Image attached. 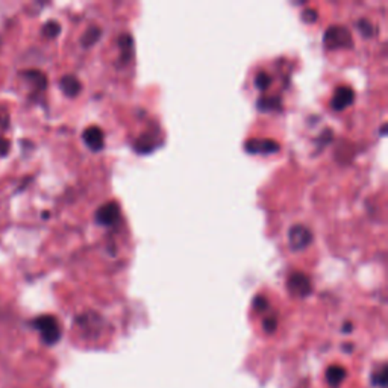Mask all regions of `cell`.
<instances>
[{"label": "cell", "instance_id": "6da1fadb", "mask_svg": "<svg viewBox=\"0 0 388 388\" xmlns=\"http://www.w3.org/2000/svg\"><path fill=\"white\" fill-rule=\"evenodd\" d=\"M323 44L328 50L335 49H350L353 40L347 28L345 26H330L325 31Z\"/></svg>", "mask_w": 388, "mask_h": 388}, {"label": "cell", "instance_id": "7a4b0ae2", "mask_svg": "<svg viewBox=\"0 0 388 388\" xmlns=\"http://www.w3.org/2000/svg\"><path fill=\"white\" fill-rule=\"evenodd\" d=\"M33 326L40 330L41 338L45 345H55L58 343L61 338V328L58 320L53 316H40L33 320Z\"/></svg>", "mask_w": 388, "mask_h": 388}, {"label": "cell", "instance_id": "3957f363", "mask_svg": "<svg viewBox=\"0 0 388 388\" xmlns=\"http://www.w3.org/2000/svg\"><path fill=\"white\" fill-rule=\"evenodd\" d=\"M313 232L310 231V227H306L303 225H294L290 227L289 231V243L290 249L294 250V252H299V250L306 249L313 243Z\"/></svg>", "mask_w": 388, "mask_h": 388}, {"label": "cell", "instance_id": "277c9868", "mask_svg": "<svg viewBox=\"0 0 388 388\" xmlns=\"http://www.w3.org/2000/svg\"><path fill=\"white\" fill-rule=\"evenodd\" d=\"M287 289H289L290 294L296 296V298H306V296L311 293L313 285H311L310 278H308L305 273L294 271L289 276Z\"/></svg>", "mask_w": 388, "mask_h": 388}, {"label": "cell", "instance_id": "5b68a950", "mask_svg": "<svg viewBox=\"0 0 388 388\" xmlns=\"http://www.w3.org/2000/svg\"><path fill=\"white\" fill-rule=\"evenodd\" d=\"M96 222L102 226H114L120 222V207L116 202H107L96 211Z\"/></svg>", "mask_w": 388, "mask_h": 388}, {"label": "cell", "instance_id": "8992f818", "mask_svg": "<svg viewBox=\"0 0 388 388\" xmlns=\"http://www.w3.org/2000/svg\"><path fill=\"white\" fill-rule=\"evenodd\" d=\"M246 151L249 153L258 155H271L279 151V144L270 139H254L246 143Z\"/></svg>", "mask_w": 388, "mask_h": 388}, {"label": "cell", "instance_id": "52a82bcc", "mask_svg": "<svg viewBox=\"0 0 388 388\" xmlns=\"http://www.w3.org/2000/svg\"><path fill=\"white\" fill-rule=\"evenodd\" d=\"M353 99H355V91H353L350 87L347 85L338 87L335 90L333 100H330V107H333L335 111H343L345 108L353 104Z\"/></svg>", "mask_w": 388, "mask_h": 388}, {"label": "cell", "instance_id": "ba28073f", "mask_svg": "<svg viewBox=\"0 0 388 388\" xmlns=\"http://www.w3.org/2000/svg\"><path fill=\"white\" fill-rule=\"evenodd\" d=\"M82 139L85 141V144L88 146V149H91L93 152H99L104 149L105 146V134L99 126H90L84 131Z\"/></svg>", "mask_w": 388, "mask_h": 388}, {"label": "cell", "instance_id": "9c48e42d", "mask_svg": "<svg viewBox=\"0 0 388 388\" xmlns=\"http://www.w3.org/2000/svg\"><path fill=\"white\" fill-rule=\"evenodd\" d=\"M63 93L68 97H76L82 90V84L75 75H64L60 81Z\"/></svg>", "mask_w": 388, "mask_h": 388}, {"label": "cell", "instance_id": "30bf717a", "mask_svg": "<svg viewBox=\"0 0 388 388\" xmlns=\"http://www.w3.org/2000/svg\"><path fill=\"white\" fill-rule=\"evenodd\" d=\"M21 76L25 77L33 88H37L40 91L45 90V87H48V77H45V75L40 70H26L21 73Z\"/></svg>", "mask_w": 388, "mask_h": 388}, {"label": "cell", "instance_id": "8fae6325", "mask_svg": "<svg viewBox=\"0 0 388 388\" xmlns=\"http://www.w3.org/2000/svg\"><path fill=\"white\" fill-rule=\"evenodd\" d=\"M155 140H153V136L151 134H143L141 136H139V139H136L135 141V151L136 152H140V153H149L155 149Z\"/></svg>", "mask_w": 388, "mask_h": 388}, {"label": "cell", "instance_id": "7c38bea8", "mask_svg": "<svg viewBox=\"0 0 388 388\" xmlns=\"http://www.w3.org/2000/svg\"><path fill=\"white\" fill-rule=\"evenodd\" d=\"M346 378V370L340 366H330L326 372V379L330 387H338Z\"/></svg>", "mask_w": 388, "mask_h": 388}, {"label": "cell", "instance_id": "4fadbf2b", "mask_svg": "<svg viewBox=\"0 0 388 388\" xmlns=\"http://www.w3.org/2000/svg\"><path fill=\"white\" fill-rule=\"evenodd\" d=\"M119 48H120V53H122V61L128 63L132 56V48H134V41H132L129 33H123V36H120Z\"/></svg>", "mask_w": 388, "mask_h": 388}, {"label": "cell", "instance_id": "5bb4252c", "mask_svg": "<svg viewBox=\"0 0 388 388\" xmlns=\"http://www.w3.org/2000/svg\"><path fill=\"white\" fill-rule=\"evenodd\" d=\"M100 36H102V29H100L99 26H96V25L90 26V28L84 32V36H82V38H81V44L84 45V48H91V45L96 44V43L99 41Z\"/></svg>", "mask_w": 388, "mask_h": 388}, {"label": "cell", "instance_id": "9a60e30c", "mask_svg": "<svg viewBox=\"0 0 388 388\" xmlns=\"http://www.w3.org/2000/svg\"><path fill=\"white\" fill-rule=\"evenodd\" d=\"M282 102L278 96H270V97H261L258 100V108L261 111H276L281 109Z\"/></svg>", "mask_w": 388, "mask_h": 388}, {"label": "cell", "instance_id": "2e32d148", "mask_svg": "<svg viewBox=\"0 0 388 388\" xmlns=\"http://www.w3.org/2000/svg\"><path fill=\"white\" fill-rule=\"evenodd\" d=\"M60 32H61V25L58 21H55V20H50V21H45L44 23V26L41 29V33L45 37V38H56L60 36Z\"/></svg>", "mask_w": 388, "mask_h": 388}, {"label": "cell", "instance_id": "e0dca14e", "mask_svg": "<svg viewBox=\"0 0 388 388\" xmlns=\"http://www.w3.org/2000/svg\"><path fill=\"white\" fill-rule=\"evenodd\" d=\"M357 28L360 31V33L362 37H366V38H370L373 33H374V26L372 25V21H369L367 18H360L357 21Z\"/></svg>", "mask_w": 388, "mask_h": 388}, {"label": "cell", "instance_id": "ac0fdd59", "mask_svg": "<svg viewBox=\"0 0 388 388\" xmlns=\"http://www.w3.org/2000/svg\"><path fill=\"white\" fill-rule=\"evenodd\" d=\"M271 84V76L266 72H259L257 76H255V85L258 90H267Z\"/></svg>", "mask_w": 388, "mask_h": 388}, {"label": "cell", "instance_id": "d6986e66", "mask_svg": "<svg viewBox=\"0 0 388 388\" xmlns=\"http://www.w3.org/2000/svg\"><path fill=\"white\" fill-rule=\"evenodd\" d=\"M262 325H264V330L267 334H273L276 330V326H278L276 317H267Z\"/></svg>", "mask_w": 388, "mask_h": 388}, {"label": "cell", "instance_id": "ffe728a7", "mask_svg": "<svg viewBox=\"0 0 388 388\" xmlns=\"http://www.w3.org/2000/svg\"><path fill=\"white\" fill-rule=\"evenodd\" d=\"M317 18H318V14H317L316 9L308 8L302 13V20L306 21V23H314Z\"/></svg>", "mask_w": 388, "mask_h": 388}, {"label": "cell", "instance_id": "44dd1931", "mask_svg": "<svg viewBox=\"0 0 388 388\" xmlns=\"http://www.w3.org/2000/svg\"><path fill=\"white\" fill-rule=\"evenodd\" d=\"M267 306H269V303H267V299L264 298V296H257V298L254 299V308L257 311H264Z\"/></svg>", "mask_w": 388, "mask_h": 388}, {"label": "cell", "instance_id": "7402d4cb", "mask_svg": "<svg viewBox=\"0 0 388 388\" xmlns=\"http://www.w3.org/2000/svg\"><path fill=\"white\" fill-rule=\"evenodd\" d=\"M11 149V143L5 136H0V155H8Z\"/></svg>", "mask_w": 388, "mask_h": 388}, {"label": "cell", "instance_id": "603a6c76", "mask_svg": "<svg viewBox=\"0 0 388 388\" xmlns=\"http://www.w3.org/2000/svg\"><path fill=\"white\" fill-rule=\"evenodd\" d=\"M373 381H374V384H378V385H382V387H384L385 382H387V379H385V369L381 370V374H379V376H374Z\"/></svg>", "mask_w": 388, "mask_h": 388}, {"label": "cell", "instance_id": "cb8c5ba5", "mask_svg": "<svg viewBox=\"0 0 388 388\" xmlns=\"http://www.w3.org/2000/svg\"><path fill=\"white\" fill-rule=\"evenodd\" d=\"M350 328H352V325H350V323H346V325H345V333H349Z\"/></svg>", "mask_w": 388, "mask_h": 388}]
</instances>
